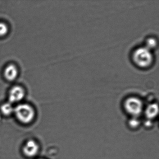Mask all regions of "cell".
<instances>
[{"instance_id": "9c48e42d", "label": "cell", "mask_w": 159, "mask_h": 159, "mask_svg": "<svg viewBox=\"0 0 159 159\" xmlns=\"http://www.w3.org/2000/svg\"><path fill=\"white\" fill-rule=\"evenodd\" d=\"M157 45V42L154 38L150 37L148 38L146 42V46L147 48L150 50L155 49Z\"/></svg>"}, {"instance_id": "30bf717a", "label": "cell", "mask_w": 159, "mask_h": 159, "mask_svg": "<svg viewBox=\"0 0 159 159\" xmlns=\"http://www.w3.org/2000/svg\"><path fill=\"white\" fill-rule=\"evenodd\" d=\"M8 32V28L6 24L0 22V36L5 35Z\"/></svg>"}, {"instance_id": "52a82bcc", "label": "cell", "mask_w": 159, "mask_h": 159, "mask_svg": "<svg viewBox=\"0 0 159 159\" xmlns=\"http://www.w3.org/2000/svg\"><path fill=\"white\" fill-rule=\"evenodd\" d=\"M159 114V106L157 104L149 105L146 110V115L149 119L155 118Z\"/></svg>"}, {"instance_id": "8992f818", "label": "cell", "mask_w": 159, "mask_h": 159, "mask_svg": "<svg viewBox=\"0 0 159 159\" xmlns=\"http://www.w3.org/2000/svg\"><path fill=\"white\" fill-rule=\"evenodd\" d=\"M17 68L14 64H10L8 65L5 69L4 77L8 81H13L16 79L17 77Z\"/></svg>"}, {"instance_id": "7a4b0ae2", "label": "cell", "mask_w": 159, "mask_h": 159, "mask_svg": "<svg viewBox=\"0 0 159 159\" xmlns=\"http://www.w3.org/2000/svg\"><path fill=\"white\" fill-rule=\"evenodd\" d=\"M14 112L18 119L24 124H28L31 122L35 116L33 107L27 104L17 105L14 109Z\"/></svg>"}, {"instance_id": "277c9868", "label": "cell", "mask_w": 159, "mask_h": 159, "mask_svg": "<svg viewBox=\"0 0 159 159\" xmlns=\"http://www.w3.org/2000/svg\"><path fill=\"white\" fill-rule=\"evenodd\" d=\"M25 96V91L22 87L16 86L11 89L9 94V101L10 103L17 102L22 100Z\"/></svg>"}, {"instance_id": "ba28073f", "label": "cell", "mask_w": 159, "mask_h": 159, "mask_svg": "<svg viewBox=\"0 0 159 159\" xmlns=\"http://www.w3.org/2000/svg\"><path fill=\"white\" fill-rule=\"evenodd\" d=\"M1 110L2 114L5 115H9L14 112V108L10 102L3 104L1 106Z\"/></svg>"}, {"instance_id": "5b68a950", "label": "cell", "mask_w": 159, "mask_h": 159, "mask_svg": "<svg viewBox=\"0 0 159 159\" xmlns=\"http://www.w3.org/2000/svg\"><path fill=\"white\" fill-rule=\"evenodd\" d=\"M39 146L34 140L28 141L24 145L23 151L25 156L29 157H32L37 155L39 151Z\"/></svg>"}, {"instance_id": "8fae6325", "label": "cell", "mask_w": 159, "mask_h": 159, "mask_svg": "<svg viewBox=\"0 0 159 159\" xmlns=\"http://www.w3.org/2000/svg\"><path fill=\"white\" fill-rule=\"evenodd\" d=\"M129 124L132 128H136L140 124V121L136 117L133 118L129 121Z\"/></svg>"}, {"instance_id": "6da1fadb", "label": "cell", "mask_w": 159, "mask_h": 159, "mask_svg": "<svg viewBox=\"0 0 159 159\" xmlns=\"http://www.w3.org/2000/svg\"><path fill=\"white\" fill-rule=\"evenodd\" d=\"M134 61L141 68H147L151 65L153 61V56L151 50L145 47L136 49L133 54Z\"/></svg>"}, {"instance_id": "3957f363", "label": "cell", "mask_w": 159, "mask_h": 159, "mask_svg": "<svg viewBox=\"0 0 159 159\" xmlns=\"http://www.w3.org/2000/svg\"><path fill=\"white\" fill-rule=\"evenodd\" d=\"M124 107L129 114L136 117L142 113L143 104L142 101L138 98L130 97L125 101Z\"/></svg>"}]
</instances>
